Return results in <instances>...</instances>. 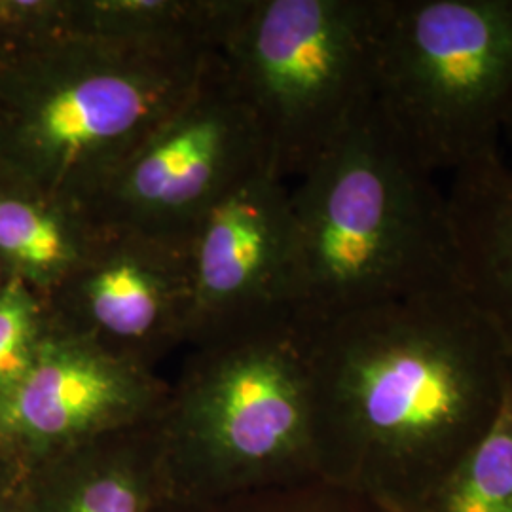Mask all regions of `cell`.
Here are the masks:
<instances>
[{
  "label": "cell",
  "instance_id": "6da1fadb",
  "mask_svg": "<svg viewBox=\"0 0 512 512\" xmlns=\"http://www.w3.org/2000/svg\"><path fill=\"white\" fill-rule=\"evenodd\" d=\"M302 330L319 480L378 511H420L505 399L490 321L456 287Z\"/></svg>",
  "mask_w": 512,
  "mask_h": 512
},
{
  "label": "cell",
  "instance_id": "7a4b0ae2",
  "mask_svg": "<svg viewBox=\"0 0 512 512\" xmlns=\"http://www.w3.org/2000/svg\"><path fill=\"white\" fill-rule=\"evenodd\" d=\"M294 321L463 287L448 196L374 103L291 188Z\"/></svg>",
  "mask_w": 512,
  "mask_h": 512
},
{
  "label": "cell",
  "instance_id": "3957f363",
  "mask_svg": "<svg viewBox=\"0 0 512 512\" xmlns=\"http://www.w3.org/2000/svg\"><path fill=\"white\" fill-rule=\"evenodd\" d=\"M215 55L74 33L0 46V179L84 209Z\"/></svg>",
  "mask_w": 512,
  "mask_h": 512
},
{
  "label": "cell",
  "instance_id": "277c9868",
  "mask_svg": "<svg viewBox=\"0 0 512 512\" xmlns=\"http://www.w3.org/2000/svg\"><path fill=\"white\" fill-rule=\"evenodd\" d=\"M389 0H243L219 55L266 169L298 179L374 103Z\"/></svg>",
  "mask_w": 512,
  "mask_h": 512
},
{
  "label": "cell",
  "instance_id": "5b68a950",
  "mask_svg": "<svg viewBox=\"0 0 512 512\" xmlns=\"http://www.w3.org/2000/svg\"><path fill=\"white\" fill-rule=\"evenodd\" d=\"M374 107L429 173L499 150L512 109V0H389Z\"/></svg>",
  "mask_w": 512,
  "mask_h": 512
},
{
  "label": "cell",
  "instance_id": "8992f818",
  "mask_svg": "<svg viewBox=\"0 0 512 512\" xmlns=\"http://www.w3.org/2000/svg\"><path fill=\"white\" fill-rule=\"evenodd\" d=\"M158 418L186 456L239 478L296 488L319 480L308 342L296 321L209 346Z\"/></svg>",
  "mask_w": 512,
  "mask_h": 512
},
{
  "label": "cell",
  "instance_id": "52a82bcc",
  "mask_svg": "<svg viewBox=\"0 0 512 512\" xmlns=\"http://www.w3.org/2000/svg\"><path fill=\"white\" fill-rule=\"evenodd\" d=\"M260 169L255 120L217 52L200 84L112 169L84 211L101 228L188 243L203 217Z\"/></svg>",
  "mask_w": 512,
  "mask_h": 512
},
{
  "label": "cell",
  "instance_id": "ba28073f",
  "mask_svg": "<svg viewBox=\"0 0 512 512\" xmlns=\"http://www.w3.org/2000/svg\"><path fill=\"white\" fill-rule=\"evenodd\" d=\"M188 340L205 348L294 321L291 188L268 169L236 186L188 241Z\"/></svg>",
  "mask_w": 512,
  "mask_h": 512
},
{
  "label": "cell",
  "instance_id": "9c48e42d",
  "mask_svg": "<svg viewBox=\"0 0 512 512\" xmlns=\"http://www.w3.org/2000/svg\"><path fill=\"white\" fill-rule=\"evenodd\" d=\"M46 306L57 329L148 368L165 348L188 340V243L99 226L88 253Z\"/></svg>",
  "mask_w": 512,
  "mask_h": 512
},
{
  "label": "cell",
  "instance_id": "30bf717a",
  "mask_svg": "<svg viewBox=\"0 0 512 512\" xmlns=\"http://www.w3.org/2000/svg\"><path fill=\"white\" fill-rule=\"evenodd\" d=\"M164 408V387L147 366L52 323L27 374L0 399V440L76 450L156 420Z\"/></svg>",
  "mask_w": 512,
  "mask_h": 512
},
{
  "label": "cell",
  "instance_id": "8fae6325",
  "mask_svg": "<svg viewBox=\"0 0 512 512\" xmlns=\"http://www.w3.org/2000/svg\"><path fill=\"white\" fill-rule=\"evenodd\" d=\"M446 196L463 287L495 330L512 382V169L488 152L454 171Z\"/></svg>",
  "mask_w": 512,
  "mask_h": 512
},
{
  "label": "cell",
  "instance_id": "7c38bea8",
  "mask_svg": "<svg viewBox=\"0 0 512 512\" xmlns=\"http://www.w3.org/2000/svg\"><path fill=\"white\" fill-rule=\"evenodd\" d=\"M99 226L80 207L0 179V272L44 300L88 253Z\"/></svg>",
  "mask_w": 512,
  "mask_h": 512
},
{
  "label": "cell",
  "instance_id": "4fadbf2b",
  "mask_svg": "<svg viewBox=\"0 0 512 512\" xmlns=\"http://www.w3.org/2000/svg\"><path fill=\"white\" fill-rule=\"evenodd\" d=\"M243 0H73L69 33L219 52Z\"/></svg>",
  "mask_w": 512,
  "mask_h": 512
},
{
  "label": "cell",
  "instance_id": "5bb4252c",
  "mask_svg": "<svg viewBox=\"0 0 512 512\" xmlns=\"http://www.w3.org/2000/svg\"><path fill=\"white\" fill-rule=\"evenodd\" d=\"M418 512H512V382L494 423Z\"/></svg>",
  "mask_w": 512,
  "mask_h": 512
},
{
  "label": "cell",
  "instance_id": "9a60e30c",
  "mask_svg": "<svg viewBox=\"0 0 512 512\" xmlns=\"http://www.w3.org/2000/svg\"><path fill=\"white\" fill-rule=\"evenodd\" d=\"M131 429L76 448V467L50 512H145V478L126 442Z\"/></svg>",
  "mask_w": 512,
  "mask_h": 512
},
{
  "label": "cell",
  "instance_id": "2e32d148",
  "mask_svg": "<svg viewBox=\"0 0 512 512\" xmlns=\"http://www.w3.org/2000/svg\"><path fill=\"white\" fill-rule=\"evenodd\" d=\"M52 327L46 300L19 281L0 287V399L8 395L37 357Z\"/></svg>",
  "mask_w": 512,
  "mask_h": 512
},
{
  "label": "cell",
  "instance_id": "e0dca14e",
  "mask_svg": "<svg viewBox=\"0 0 512 512\" xmlns=\"http://www.w3.org/2000/svg\"><path fill=\"white\" fill-rule=\"evenodd\" d=\"M73 0H0V46L69 33Z\"/></svg>",
  "mask_w": 512,
  "mask_h": 512
},
{
  "label": "cell",
  "instance_id": "ac0fdd59",
  "mask_svg": "<svg viewBox=\"0 0 512 512\" xmlns=\"http://www.w3.org/2000/svg\"><path fill=\"white\" fill-rule=\"evenodd\" d=\"M281 512H382L363 499L338 490L321 480L294 488V494L281 505Z\"/></svg>",
  "mask_w": 512,
  "mask_h": 512
},
{
  "label": "cell",
  "instance_id": "d6986e66",
  "mask_svg": "<svg viewBox=\"0 0 512 512\" xmlns=\"http://www.w3.org/2000/svg\"><path fill=\"white\" fill-rule=\"evenodd\" d=\"M501 139H505L509 143V147L512 148V109L503 124V131H501Z\"/></svg>",
  "mask_w": 512,
  "mask_h": 512
},
{
  "label": "cell",
  "instance_id": "ffe728a7",
  "mask_svg": "<svg viewBox=\"0 0 512 512\" xmlns=\"http://www.w3.org/2000/svg\"><path fill=\"white\" fill-rule=\"evenodd\" d=\"M2 283H4V277H2V272H0V287H2Z\"/></svg>",
  "mask_w": 512,
  "mask_h": 512
}]
</instances>
